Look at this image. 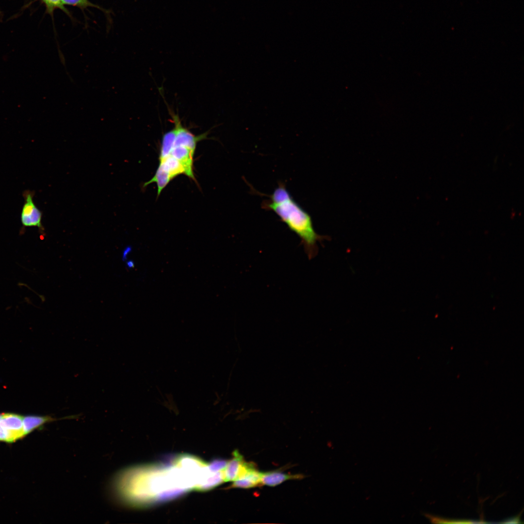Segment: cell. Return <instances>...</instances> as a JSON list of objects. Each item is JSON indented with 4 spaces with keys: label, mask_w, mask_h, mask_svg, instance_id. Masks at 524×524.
I'll return each mask as SVG.
<instances>
[{
    "label": "cell",
    "mask_w": 524,
    "mask_h": 524,
    "mask_svg": "<svg viewBox=\"0 0 524 524\" xmlns=\"http://www.w3.org/2000/svg\"><path fill=\"white\" fill-rule=\"evenodd\" d=\"M175 139L176 136L174 145L169 155L178 160L182 164L185 170L186 176L195 180L193 170V159L195 151L178 143Z\"/></svg>",
    "instance_id": "obj_6"
},
{
    "label": "cell",
    "mask_w": 524,
    "mask_h": 524,
    "mask_svg": "<svg viewBox=\"0 0 524 524\" xmlns=\"http://www.w3.org/2000/svg\"><path fill=\"white\" fill-rule=\"evenodd\" d=\"M428 517L430 519L431 521L433 523H450V524H457V523H478L477 521L475 522L468 520H445L443 519H441L439 518L434 517L433 516H429Z\"/></svg>",
    "instance_id": "obj_17"
},
{
    "label": "cell",
    "mask_w": 524,
    "mask_h": 524,
    "mask_svg": "<svg viewBox=\"0 0 524 524\" xmlns=\"http://www.w3.org/2000/svg\"><path fill=\"white\" fill-rule=\"evenodd\" d=\"M502 523H509V524L520 523V516H519L518 517L511 518V519L506 520V521H504V522H503Z\"/></svg>",
    "instance_id": "obj_18"
},
{
    "label": "cell",
    "mask_w": 524,
    "mask_h": 524,
    "mask_svg": "<svg viewBox=\"0 0 524 524\" xmlns=\"http://www.w3.org/2000/svg\"><path fill=\"white\" fill-rule=\"evenodd\" d=\"M227 461L222 459H216L208 464L210 471L213 473L217 472L224 469Z\"/></svg>",
    "instance_id": "obj_16"
},
{
    "label": "cell",
    "mask_w": 524,
    "mask_h": 524,
    "mask_svg": "<svg viewBox=\"0 0 524 524\" xmlns=\"http://www.w3.org/2000/svg\"><path fill=\"white\" fill-rule=\"evenodd\" d=\"M251 462L245 461L243 457L237 450L233 452L232 458L227 461L223 470L225 481H233L242 476L250 465Z\"/></svg>",
    "instance_id": "obj_5"
},
{
    "label": "cell",
    "mask_w": 524,
    "mask_h": 524,
    "mask_svg": "<svg viewBox=\"0 0 524 524\" xmlns=\"http://www.w3.org/2000/svg\"><path fill=\"white\" fill-rule=\"evenodd\" d=\"M23 418V416L13 413L0 414V441L12 443L26 435Z\"/></svg>",
    "instance_id": "obj_3"
},
{
    "label": "cell",
    "mask_w": 524,
    "mask_h": 524,
    "mask_svg": "<svg viewBox=\"0 0 524 524\" xmlns=\"http://www.w3.org/2000/svg\"><path fill=\"white\" fill-rule=\"evenodd\" d=\"M225 482L223 470L211 473L204 481L196 488L198 491H206Z\"/></svg>",
    "instance_id": "obj_13"
},
{
    "label": "cell",
    "mask_w": 524,
    "mask_h": 524,
    "mask_svg": "<svg viewBox=\"0 0 524 524\" xmlns=\"http://www.w3.org/2000/svg\"><path fill=\"white\" fill-rule=\"evenodd\" d=\"M175 136L176 131L174 127L163 135L159 154V162L170 154L174 145Z\"/></svg>",
    "instance_id": "obj_12"
},
{
    "label": "cell",
    "mask_w": 524,
    "mask_h": 524,
    "mask_svg": "<svg viewBox=\"0 0 524 524\" xmlns=\"http://www.w3.org/2000/svg\"><path fill=\"white\" fill-rule=\"evenodd\" d=\"M127 265L128 267L131 268L133 266L134 263L132 261H129L128 262Z\"/></svg>",
    "instance_id": "obj_19"
},
{
    "label": "cell",
    "mask_w": 524,
    "mask_h": 524,
    "mask_svg": "<svg viewBox=\"0 0 524 524\" xmlns=\"http://www.w3.org/2000/svg\"><path fill=\"white\" fill-rule=\"evenodd\" d=\"M262 473L258 471L252 462L245 473L239 478L233 481L232 488L249 489L261 484Z\"/></svg>",
    "instance_id": "obj_7"
},
{
    "label": "cell",
    "mask_w": 524,
    "mask_h": 524,
    "mask_svg": "<svg viewBox=\"0 0 524 524\" xmlns=\"http://www.w3.org/2000/svg\"><path fill=\"white\" fill-rule=\"evenodd\" d=\"M172 179L169 173L164 170L161 165H159L153 177L149 181L145 182L143 187H145L151 183L156 182L157 185V196H159L162 190Z\"/></svg>",
    "instance_id": "obj_11"
},
{
    "label": "cell",
    "mask_w": 524,
    "mask_h": 524,
    "mask_svg": "<svg viewBox=\"0 0 524 524\" xmlns=\"http://www.w3.org/2000/svg\"><path fill=\"white\" fill-rule=\"evenodd\" d=\"M268 199L264 200L263 209L274 212L288 228L301 239L310 259L317 251V242L323 237L315 230L311 217L293 198L283 182H280Z\"/></svg>",
    "instance_id": "obj_2"
},
{
    "label": "cell",
    "mask_w": 524,
    "mask_h": 524,
    "mask_svg": "<svg viewBox=\"0 0 524 524\" xmlns=\"http://www.w3.org/2000/svg\"><path fill=\"white\" fill-rule=\"evenodd\" d=\"M159 165L169 173L172 179L179 175H185V170L182 164L170 155L159 162Z\"/></svg>",
    "instance_id": "obj_10"
},
{
    "label": "cell",
    "mask_w": 524,
    "mask_h": 524,
    "mask_svg": "<svg viewBox=\"0 0 524 524\" xmlns=\"http://www.w3.org/2000/svg\"><path fill=\"white\" fill-rule=\"evenodd\" d=\"M129 467L115 476L113 487L118 498L129 506L140 507L174 498L190 489L188 477L175 463L168 468Z\"/></svg>",
    "instance_id": "obj_1"
},
{
    "label": "cell",
    "mask_w": 524,
    "mask_h": 524,
    "mask_svg": "<svg viewBox=\"0 0 524 524\" xmlns=\"http://www.w3.org/2000/svg\"><path fill=\"white\" fill-rule=\"evenodd\" d=\"M64 4L77 6L81 8H85L87 7H96L98 6L93 4L88 0H61Z\"/></svg>",
    "instance_id": "obj_15"
},
{
    "label": "cell",
    "mask_w": 524,
    "mask_h": 524,
    "mask_svg": "<svg viewBox=\"0 0 524 524\" xmlns=\"http://www.w3.org/2000/svg\"><path fill=\"white\" fill-rule=\"evenodd\" d=\"M303 477V475L300 474L291 475L277 471L262 473L261 484L274 487L288 480L300 479Z\"/></svg>",
    "instance_id": "obj_8"
},
{
    "label": "cell",
    "mask_w": 524,
    "mask_h": 524,
    "mask_svg": "<svg viewBox=\"0 0 524 524\" xmlns=\"http://www.w3.org/2000/svg\"><path fill=\"white\" fill-rule=\"evenodd\" d=\"M45 4L47 12L51 14L56 9H60L66 14L68 11L66 9L61 0H42Z\"/></svg>",
    "instance_id": "obj_14"
},
{
    "label": "cell",
    "mask_w": 524,
    "mask_h": 524,
    "mask_svg": "<svg viewBox=\"0 0 524 524\" xmlns=\"http://www.w3.org/2000/svg\"><path fill=\"white\" fill-rule=\"evenodd\" d=\"M54 420L55 419L49 416L27 415L23 416V423L25 433L27 435L46 423Z\"/></svg>",
    "instance_id": "obj_9"
},
{
    "label": "cell",
    "mask_w": 524,
    "mask_h": 524,
    "mask_svg": "<svg viewBox=\"0 0 524 524\" xmlns=\"http://www.w3.org/2000/svg\"><path fill=\"white\" fill-rule=\"evenodd\" d=\"M34 193L25 191L23 193L24 203L22 206L20 220L23 227L39 228L43 232L44 228L41 223L42 212L36 206L33 201Z\"/></svg>",
    "instance_id": "obj_4"
}]
</instances>
